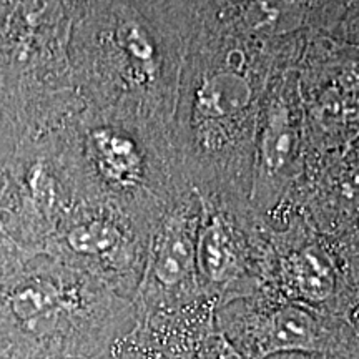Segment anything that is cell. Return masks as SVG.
<instances>
[{
	"mask_svg": "<svg viewBox=\"0 0 359 359\" xmlns=\"http://www.w3.org/2000/svg\"><path fill=\"white\" fill-rule=\"evenodd\" d=\"M349 321L327 318L302 304H280L276 308L222 318L215 330L222 333L248 359H266L286 353L333 354Z\"/></svg>",
	"mask_w": 359,
	"mask_h": 359,
	"instance_id": "cell-1",
	"label": "cell"
},
{
	"mask_svg": "<svg viewBox=\"0 0 359 359\" xmlns=\"http://www.w3.org/2000/svg\"><path fill=\"white\" fill-rule=\"evenodd\" d=\"M285 280L290 294L311 306H323L336 290L333 264L318 246L291 255L285 264Z\"/></svg>",
	"mask_w": 359,
	"mask_h": 359,
	"instance_id": "cell-2",
	"label": "cell"
},
{
	"mask_svg": "<svg viewBox=\"0 0 359 359\" xmlns=\"http://www.w3.org/2000/svg\"><path fill=\"white\" fill-rule=\"evenodd\" d=\"M196 258L201 275L212 285H223L238 271V255L233 238L222 219L212 218L201 228Z\"/></svg>",
	"mask_w": 359,
	"mask_h": 359,
	"instance_id": "cell-3",
	"label": "cell"
},
{
	"mask_svg": "<svg viewBox=\"0 0 359 359\" xmlns=\"http://www.w3.org/2000/svg\"><path fill=\"white\" fill-rule=\"evenodd\" d=\"M195 263V248L187 228L173 224L161 236L154 263V276L163 288H175L188 280Z\"/></svg>",
	"mask_w": 359,
	"mask_h": 359,
	"instance_id": "cell-4",
	"label": "cell"
},
{
	"mask_svg": "<svg viewBox=\"0 0 359 359\" xmlns=\"http://www.w3.org/2000/svg\"><path fill=\"white\" fill-rule=\"evenodd\" d=\"M122 235L111 223L88 222L77 224L67 235V243L75 253L85 257H103L118 246Z\"/></svg>",
	"mask_w": 359,
	"mask_h": 359,
	"instance_id": "cell-5",
	"label": "cell"
},
{
	"mask_svg": "<svg viewBox=\"0 0 359 359\" xmlns=\"http://www.w3.org/2000/svg\"><path fill=\"white\" fill-rule=\"evenodd\" d=\"M210 359H248L245 354H241L222 333L215 331V338L212 343V351Z\"/></svg>",
	"mask_w": 359,
	"mask_h": 359,
	"instance_id": "cell-6",
	"label": "cell"
},
{
	"mask_svg": "<svg viewBox=\"0 0 359 359\" xmlns=\"http://www.w3.org/2000/svg\"><path fill=\"white\" fill-rule=\"evenodd\" d=\"M266 359H331L330 354L320 353H286L276 354V356H269Z\"/></svg>",
	"mask_w": 359,
	"mask_h": 359,
	"instance_id": "cell-7",
	"label": "cell"
},
{
	"mask_svg": "<svg viewBox=\"0 0 359 359\" xmlns=\"http://www.w3.org/2000/svg\"><path fill=\"white\" fill-rule=\"evenodd\" d=\"M15 359H80L70 356H58V354H32V356H20Z\"/></svg>",
	"mask_w": 359,
	"mask_h": 359,
	"instance_id": "cell-8",
	"label": "cell"
}]
</instances>
